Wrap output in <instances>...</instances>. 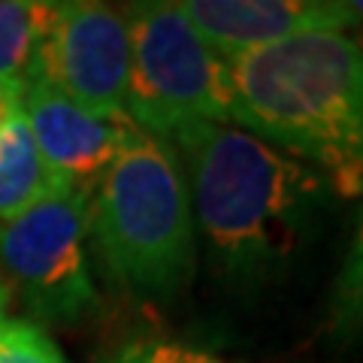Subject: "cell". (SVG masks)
Wrapping results in <instances>:
<instances>
[{"instance_id":"5bb4252c","label":"cell","mask_w":363,"mask_h":363,"mask_svg":"<svg viewBox=\"0 0 363 363\" xmlns=\"http://www.w3.org/2000/svg\"><path fill=\"white\" fill-rule=\"evenodd\" d=\"M18 106V100H13V97H6V94H0V124H4V118L9 116Z\"/></svg>"},{"instance_id":"30bf717a","label":"cell","mask_w":363,"mask_h":363,"mask_svg":"<svg viewBox=\"0 0 363 363\" xmlns=\"http://www.w3.org/2000/svg\"><path fill=\"white\" fill-rule=\"evenodd\" d=\"M58 18L52 0H0V94L18 100Z\"/></svg>"},{"instance_id":"6da1fadb","label":"cell","mask_w":363,"mask_h":363,"mask_svg":"<svg viewBox=\"0 0 363 363\" xmlns=\"http://www.w3.org/2000/svg\"><path fill=\"white\" fill-rule=\"evenodd\" d=\"M167 143L185 161L191 212L221 279L248 291L276 281L315 230L324 176L236 124L194 121Z\"/></svg>"},{"instance_id":"8992f818","label":"cell","mask_w":363,"mask_h":363,"mask_svg":"<svg viewBox=\"0 0 363 363\" xmlns=\"http://www.w3.org/2000/svg\"><path fill=\"white\" fill-rule=\"evenodd\" d=\"M33 79L100 118H128L130 28L124 9L94 0L58 4Z\"/></svg>"},{"instance_id":"8fae6325","label":"cell","mask_w":363,"mask_h":363,"mask_svg":"<svg viewBox=\"0 0 363 363\" xmlns=\"http://www.w3.org/2000/svg\"><path fill=\"white\" fill-rule=\"evenodd\" d=\"M324 333L333 345L357 348L363 345V218L351 240L345 264L339 269L327 306Z\"/></svg>"},{"instance_id":"9c48e42d","label":"cell","mask_w":363,"mask_h":363,"mask_svg":"<svg viewBox=\"0 0 363 363\" xmlns=\"http://www.w3.org/2000/svg\"><path fill=\"white\" fill-rule=\"evenodd\" d=\"M67 185L45 167L28 118L16 106L0 124V221H13Z\"/></svg>"},{"instance_id":"2e32d148","label":"cell","mask_w":363,"mask_h":363,"mask_svg":"<svg viewBox=\"0 0 363 363\" xmlns=\"http://www.w3.org/2000/svg\"><path fill=\"white\" fill-rule=\"evenodd\" d=\"M354 43H357V45H360V52H363V33H360V37H357V40H354Z\"/></svg>"},{"instance_id":"7c38bea8","label":"cell","mask_w":363,"mask_h":363,"mask_svg":"<svg viewBox=\"0 0 363 363\" xmlns=\"http://www.w3.org/2000/svg\"><path fill=\"white\" fill-rule=\"evenodd\" d=\"M0 363H70L40 324L25 318L0 321Z\"/></svg>"},{"instance_id":"4fadbf2b","label":"cell","mask_w":363,"mask_h":363,"mask_svg":"<svg viewBox=\"0 0 363 363\" xmlns=\"http://www.w3.org/2000/svg\"><path fill=\"white\" fill-rule=\"evenodd\" d=\"M106 363H227L206 348L176 342V339H133L112 351Z\"/></svg>"},{"instance_id":"9a60e30c","label":"cell","mask_w":363,"mask_h":363,"mask_svg":"<svg viewBox=\"0 0 363 363\" xmlns=\"http://www.w3.org/2000/svg\"><path fill=\"white\" fill-rule=\"evenodd\" d=\"M6 318V288H4V281H0V321Z\"/></svg>"},{"instance_id":"5b68a950","label":"cell","mask_w":363,"mask_h":363,"mask_svg":"<svg viewBox=\"0 0 363 363\" xmlns=\"http://www.w3.org/2000/svg\"><path fill=\"white\" fill-rule=\"evenodd\" d=\"M91 191L67 188L0 224V264L43 321H82L100 306L88 260Z\"/></svg>"},{"instance_id":"ba28073f","label":"cell","mask_w":363,"mask_h":363,"mask_svg":"<svg viewBox=\"0 0 363 363\" xmlns=\"http://www.w3.org/2000/svg\"><path fill=\"white\" fill-rule=\"evenodd\" d=\"M179 6L224 61L303 33H342L363 21L351 0H188Z\"/></svg>"},{"instance_id":"52a82bcc","label":"cell","mask_w":363,"mask_h":363,"mask_svg":"<svg viewBox=\"0 0 363 363\" xmlns=\"http://www.w3.org/2000/svg\"><path fill=\"white\" fill-rule=\"evenodd\" d=\"M33 143L45 167L67 188L94 191L109 164L130 140L136 124L130 118H100L67 100L43 79H30L18 97Z\"/></svg>"},{"instance_id":"7a4b0ae2","label":"cell","mask_w":363,"mask_h":363,"mask_svg":"<svg viewBox=\"0 0 363 363\" xmlns=\"http://www.w3.org/2000/svg\"><path fill=\"white\" fill-rule=\"evenodd\" d=\"M236 128L300 157L330 191L363 197V52L345 33H303L230 61Z\"/></svg>"},{"instance_id":"277c9868","label":"cell","mask_w":363,"mask_h":363,"mask_svg":"<svg viewBox=\"0 0 363 363\" xmlns=\"http://www.w3.org/2000/svg\"><path fill=\"white\" fill-rule=\"evenodd\" d=\"M128 118L143 133L169 140L194 121L236 124L230 61L197 33L179 4H130Z\"/></svg>"},{"instance_id":"3957f363","label":"cell","mask_w":363,"mask_h":363,"mask_svg":"<svg viewBox=\"0 0 363 363\" xmlns=\"http://www.w3.org/2000/svg\"><path fill=\"white\" fill-rule=\"evenodd\" d=\"M88 236L116 285L173 297L194 276L197 233L176 149L136 128L91 191Z\"/></svg>"}]
</instances>
